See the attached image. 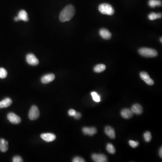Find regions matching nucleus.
Returning a JSON list of instances; mask_svg holds the SVG:
<instances>
[{"label": "nucleus", "instance_id": "obj_13", "mask_svg": "<svg viewBox=\"0 0 162 162\" xmlns=\"http://www.w3.org/2000/svg\"><path fill=\"white\" fill-rule=\"evenodd\" d=\"M100 35L104 39L109 40L111 38L112 34L111 33L105 28H102L100 30Z\"/></svg>", "mask_w": 162, "mask_h": 162}, {"label": "nucleus", "instance_id": "obj_17", "mask_svg": "<svg viewBox=\"0 0 162 162\" xmlns=\"http://www.w3.org/2000/svg\"><path fill=\"white\" fill-rule=\"evenodd\" d=\"M12 101L10 98H6L0 101V109L9 107L12 104Z\"/></svg>", "mask_w": 162, "mask_h": 162}, {"label": "nucleus", "instance_id": "obj_1", "mask_svg": "<svg viewBox=\"0 0 162 162\" xmlns=\"http://www.w3.org/2000/svg\"><path fill=\"white\" fill-rule=\"evenodd\" d=\"M75 9L72 5H69L63 8L59 14V19L62 22L69 21L74 17Z\"/></svg>", "mask_w": 162, "mask_h": 162}, {"label": "nucleus", "instance_id": "obj_15", "mask_svg": "<svg viewBox=\"0 0 162 162\" xmlns=\"http://www.w3.org/2000/svg\"><path fill=\"white\" fill-rule=\"evenodd\" d=\"M121 115L124 119H129L132 117L133 113L130 109H124L121 111Z\"/></svg>", "mask_w": 162, "mask_h": 162}, {"label": "nucleus", "instance_id": "obj_16", "mask_svg": "<svg viewBox=\"0 0 162 162\" xmlns=\"http://www.w3.org/2000/svg\"><path fill=\"white\" fill-rule=\"evenodd\" d=\"M105 133L111 139H114L115 138V132L114 130L112 127L107 126L105 130Z\"/></svg>", "mask_w": 162, "mask_h": 162}, {"label": "nucleus", "instance_id": "obj_30", "mask_svg": "<svg viewBox=\"0 0 162 162\" xmlns=\"http://www.w3.org/2000/svg\"><path fill=\"white\" fill-rule=\"evenodd\" d=\"M81 116H82V114H81L80 113L76 112L75 114L74 115V117L76 119H79L81 118Z\"/></svg>", "mask_w": 162, "mask_h": 162}, {"label": "nucleus", "instance_id": "obj_24", "mask_svg": "<svg viewBox=\"0 0 162 162\" xmlns=\"http://www.w3.org/2000/svg\"><path fill=\"white\" fill-rule=\"evenodd\" d=\"M7 76V72L6 69L0 68V79H5Z\"/></svg>", "mask_w": 162, "mask_h": 162}, {"label": "nucleus", "instance_id": "obj_20", "mask_svg": "<svg viewBox=\"0 0 162 162\" xmlns=\"http://www.w3.org/2000/svg\"><path fill=\"white\" fill-rule=\"evenodd\" d=\"M149 5L152 8H154L156 6H160L162 5L161 1L159 0H150Z\"/></svg>", "mask_w": 162, "mask_h": 162}, {"label": "nucleus", "instance_id": "obj_31", "mask_svg": "<svg viewBox=\"0 0 162 162\" xmlns=\"http://www.w3.org/2000/svg\"><path fill=\"white\" fill-rule=\"evenodd\" d=\"M159 156L161 157V158H162V147L160 148V150H159Z\"/></svg>", "mask_w": 162, "mask_h": 162}, {"label": "nucleus", "instance_id": "obj_25", "mask_svg": "<svg viewBox=\"0 0 162 162\" xmlns=\"http://www.w3.org/2000/svg\"><path fill=\"white\" fill-rule=\"evenodd\" d=\"M129 144L131 147L133 148H136L139 145V143L137 141H134L132 140H130L129 141Z\"/></svg>", "mask_w": 162, "mask_h": 162}, {"label": "nucleus", "instance_id": "obj_18", "mask_svg": "<svg viewBox=\"0 0 162 162\" xmlns=\"http://www.w3.org/2000/svg\"><path fill=\"white\" fill-rule=\"evenodd\" d=\"M8 149V143L4 139H0V151L4 153L7 151Z\"/></svg>", "mask_w": 162, "mask_h": 162}, {"label": "nucleus", "instance_id": "obj_5", "mask_svg": "<svg viewBox=\"0 0 162 162\" xmlns=\"http://www.w3.org/2000/svg\"><path fill=\"white\" fill-rule=\"evenodd\" d=\"M26 61L29 65L32 66H37L39 63L38 59L33 54H28L27 55Z\"/></svg>", "mask_w": 162, "mask_h": 162}, {"label": "nucleus", "instance_id": "obj_28", "mask_svg": "<svg viewBox=\"0 0 162 162\" xmlns=\"http://www.w3.org/2000/svg\"><path fill=\"white\" fill-rule=\"evenodd\" d=\"M73 162H85V160L81 157H75L72 160Z\"/></svg>", "mask_w": 162, "mask_h": 162}, {"label": "nucleus", "instance_id": "obj_8", "mask_svg": "<svg viewBox=\"0 0 162 162\" xmlns=\"http://www.w3.org/2000/svg\"><path fill=\"white\" fill-rule=\"evenodd\" d=\"M140 77L147 84L151 86L154 84V81L150 78V77L147 72H142L140 73Z\"/></svg>", "mask_w": 162, "mask_h": 162}, {"label": "nucleus", "instance_id": "obj_21", "mask_svg": "<svg viewBox=\"0 0 162 162\" xmlns=\"http://www.w3.org/2000/svg\"><path fill=\"white\" fill-rule=\"evenodd\" d=\"M106 150H107V151L111 154H114L116 152L114 146V145L111 143L107 144Z\"/></svg>", "mask_w": 162, "mask_h": 162}, {"label": "nucleus", "instance_id": "obj_19", "mask_svg": "<svg viewBox=\"0 0 162 162\" xmlns=\"http://www.w3.org/2000/svg\"><path fill=\"white\" fill-rule=\"evenodd\" d=\"M106 66L103 64H99L97 65L94 68V71L97 73H100L105 70Z\"/></svg>", "mask_w": 162, "mask_h": 162}, {"label": "nucleus", "instance_id": "obj_14", "mask_svg": "<svg viewBox=\"0 0 162 162\" xmlns=\"http://www.w3.org/2000/svg\"><path fill=\"white\" fill-rule=\"evenodd\" d=\"M131 110L133 114H136L137 115L141 114L143 113V111L142 106L138 104H136L133 105L131 109Z\"/></svg>", "mask_w": 162, "mask_h": 162}, {"label": "nucleus", "instance_id": "obj_4", "mask_svg": "<svg viewBox=\"0 0 162 162\" xmlns=\"http://www.w3.org/2000/svg\"><path fill=\"white\" fill-rule=\"evenodd\" d=\"M40 116L39 110L36 105L32 106L29 110L28 117L31 120H34L38 119Z\"/></svg>", "mask_w": 162, "mask_h": 162}, {"label": "nucleus", "instance_id": "obj_11", "mask_svg": "<svg viewBox=\"0 0 162 162\" xmlns=\"http://www.w3.org/2000/svg\"><path fill=\"white\" fill-rule=\"evenodd\" d=\"M54 79H55V75L54 74H48L42 77L41 79V82L42 83L48 84L52 82Z\"/></svg>", "mask_w": 162, "mask_h": 162}, {"label": "nucleus", "instance_id": "obj_2", "mask_svg": "<svg viewBox=\"0 0 162 162\" xmlns=\"http://www.w3.org/2000/svg\"><path fill=\"white\" fill-rule=\"evenodd\" d=\"M99 11L102 14L112 15L114 13V10L112 6L107 3H103L99 6Z\"/></svg>", "mask_w": 162, "mask_h": 162}, {"label": "nucleus", "instance_id": "obj_7", "mask_svg": "<svg viewBox=\"0 0 162 162\" xmlns=\"http://www.w3.org/2000/svg\"><path fill=\"white\" fill-rule=\"evenodd\" d=\"M15 21L23 20L25 22H28L29 20L27 13L24 10H21L18 13V16L14 18Z\"/></svg>", "mask_w": 162, "mask_h": 162}, {"label": "nucleus", "instance_id": "obj_12", "mask_svg": "<svg viewBox=\"0 0 162 162\" xmlns=\"http://www.w3.org/2000/svg\"><path fill=\"white\" fill-rule=\"evenodd\" d=\"M83 133L85 135H89L90 136H93L97 133V131L96 128L92 127V128H88L84 127L83 128Z\"/></svg>", "mask_w": 162, "mask_h": 162}, {"label": "nucleus", "instance_id": "obj_23", "mask_svg": "<svg viewBox=\"0 0 162 162\" xmlns=\"http://www.w3.org/2000/svg\"><path fill=\"white\" fill-rule=\"evenodd\" d=\"M91 95H92L93 99L95 101L97 102H99L101 101L100 96L96 92H92L91 93Z\"/></svg>", "mask_w": 162, "mask_h": 162}, {"label": "nucleus", "instance_id": "obj_27", "mask_svg": "<svg viewBox=\"0 0 162 162\" xmlns=\"http://www.w3.org/2000/svg\"><path fill=\"white\" fill-rule=\"evenodd\" d=\"M12 161L13 162H23V159L20 156H15L13 158Z\"/></svg>", "mask_w": 162, "mask_h": 162}, {"label": "nucleus", "instance_id": "obj_22", "mask_svg": "<svg viewBox=\"0 0 162 162\" xmlns=\"http://www.w3.org/2000/svg\"><path fill=\"white\" fill-rule=\"evenodd\" d=\"M144 138L146 142H150L152 139V136L150 132H145L144 134Z\"/></svg>", "mask_w": 162, "mask_h": 162}, {"label": "nucleus", "instance_id": "obj_32", "mask_svg": "<svg viewBox=\"0 0 162 162\" xmlns=\"http://www.w3.org/2000/svg\"><path fill=\"white\" fill-rule=\"evenodd\" d=\"M157 19L161 18H162V14L158 13L157 14Z\"/></svg>", "mask_w": 162, "mask_h": 162}, {"label": "nucleus", "instance_id": "obj_9", "mask_svg": "<svg viewBox=\"0 0 162 162\" xmlns=\"http://www.w3.org/2000/svg\"><path fill=\"white\" fill-rule=\"evenodd\" d=\"M92 159L96 162H108L107 157L103 154H94L92 155Z\"/></svg>", "mask_w": 162, "mask_h": 162}, {"label": "nucleus", "instance_id": "obj_6", "mask_svg": "<svg viewBox=\"0 0 162 162\" xmlns=\"http://www.w3.org/2000/svg\"><path fill=\"white\" fill-rule=\"evenodd\" d=\"M8 120L13 124H19L21 122V119L19 116L13 113H10L7 115Z\"/></svg>", "mask_w": 162, "mask_h": 162}, {"label": "nucleus", "instance_id": "obj_29", "mask_svg": "<svg viewBox=\"0 0 162 162\" xmlns=\"http://www.w3.org/2000/svg\"><path fill=\"white\" fill-rule=\"evenodd\" d=\"M76 113V111L73 109H71L68 111V114L71 117H74V115Z\"/></svg>", "mask_w": 162, "mask_h": 162}, {"label": "nucleus", "instance_id": "obj_10", "mask_svg": "<svg viewBox=\"0 0 162 162\" xmlns=\"http://www.w3.org/2000/svg\"><path fill=\"white\" fill-rule=\"evenodd\" d=\"M41 137L42 140L46 142H50L54 141L56 139V136L53 133H43L41 135Z\"/></svg>", "mask_w": 162, "mask_h": 162}, {"label": "nucleus", "instance_id": "obj_26", "mask_svg": "<svg viewBox=\"0 0 162 162\" xmlns=\"http://www.w3.org/2000/svg\"><path fill=\"white\" fill-rule=\"evenodd\" d=\"M148 18L150 20H154L157 19V14L155 13L154 12L151 13L148 15Z\"/></svg>", "mask_w": 162, "mask_h": 162}, {"label": "nucleus", "instance_id": "obj_3", "mask_svg": "<svg viewBox=\"0 0 162 162\" xmlns=\"http://www.w3.org/2000/svg\"><path fill=\"white\" fill-rule=\"evenodd\" d=\"M139 53L145 57H155L158 55V52L155 50L149 48H141L139 50Z\"/></svg>", "mask_w": 162, "mask_h": 162}, {"label": "nucleus", "instance_id": "obj_33", "mask_svg": "<svg viewBox=\"0 0 162 162\" xmlns=\"http://www.w3.org/2000/svg\"><path fill=\"white\" fill-rule=\"evenodd\" d=\"M162 37H161V38H160V41H161V42H162Z\"/></svg>", "mask_w": 162, "mask_h": 162}]
</instances>
